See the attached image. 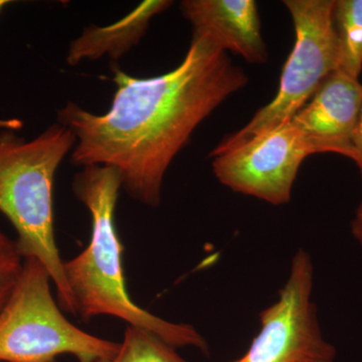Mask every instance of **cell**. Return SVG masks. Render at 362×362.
Wrapping results in <instances>:
<instances>
[{
	"label": "cell",
	"instance_id": "obj_16",
	"mask_svg": "<svg viewBox=\"0 0 362 362\" xmlns=\"http://www.w3.org/2000/svg\"><path fill=\"white\" fill-rule=\"evenodd\" d=\"M8 4H11V1H8V0H0V13H1L4 7L8 6Z\"/></svg>",
	"mask_w": 362,
	"mask_h": 362
},
{
	"label": "cell",
	"instance_id": "obj_14",
	"mask_svg": "<svg viewBox=\"0 0 362 362\" xmlns=\"http://www.w3.org/2000/svg\"><path fill=\"white\" fill-rule=\"evenodd\" d=\"M352 145H354V151L356 154V160L354 163L356 164L362 177V104L361 111H359L358 118L356 129H354V137H352Z\"/></svg>",
	"mask_w": 362,
	"mask_h": 362
},
{
	"label": "cell",
	"instance_id": "obj_1",
	"mask_svg": "<svg viewBox=\"0 0 362 362\" xmlns=\"http://www.w3.org/2000/svg\"><path fill=\"white\" fill-rule=\"evenodd\" d=\"M115 71L111 107L99 115L69 102L58 123L76 136L74 165L110 166L136 201L156 207L171 162L194 131L221 103L249 82L228 52L202 35L173 71L152 78Z\"/></svg>",
	"mask_w": 362,
	"mask_h": 362
},
{
	"label": "cell",
	"instance_id": "obj_7",
	"mask_svg": "<svg viewBox=\"0 0 362 362\" xmlns=\"http://www.w3.org/2000/svg\"><path fill=\"white\" fill-rule=\"evenodd\" d=\"M314 154L291 121L213 157L214 175L233 192L282 206L302 162Z\"/></svg>",
	"mask_w": 362,
	"mask_h": 362
},
{
	"label": "cell",
	"instance_id": "obj_3",
	"mask_svg": "<svg viewBox=\"0 0 362 362\" xmlns=\"http://www.w3.org/2000/svg\"><path fill=\"white\" fill-rule=\"evenodd\" d=\"M76 136L57 122L30 141L0 132V211L18 233L23 259H37L51 275L64 311L77 315L56 244L52 188L59 164L75 147Z\"/></svg>",
	"mask_w": 362,
	"mask_h": 362
},
{
	"label": "cell",
	"instance_id": "obj_13",
	"mask_svg": "<svg viewBox=\"0 0 362 362\" xmlns=\"http://www.w3.org/2000/svg\"><path fill=\"white\" fill-rule=\"evenodd\" d=\"M25 259L16 240L0 232V312L6 306L23 271Z\"/></svg>",
	"mask_w": 362,
	"mask_h": 362
},
{
	"label": "cell",
	"instance_id": "obj_4",
	"mask_svg": "<svg viewBox=\"0 0 362 362\" xmlns=\"http://www.w3.org/2000/svg\"><path fill=\"white\" fill-rule=\"evenodd\" d=\"M52 277L37 259H25L8 301L0 312V362H54L70 354L78 362L109 358L120 343L85 332L62 313Z\"/></svg>",
	"mask_w": 362,
	"mask_h": 362
},
{
	"label": "cell",
	"instance_id": "obj_6",
	"mask_svg": "<svg viewBox=\"0 0 362 362\" xmlns=\"http://www.w3.org/2000/svg\"><path fill=\"white\" fill-rule=\"evenodd\" d=\"M313 286L311 256L298 250L277 301L259 313L258 334L232 362H335L337 349L324 338L312 301Z\"/></svg>",
	"mask_w": 362,
	"mask_h": 362
},
{
	"label": "cell",
	"instance_id": "obj_11",
	"mask_svg": "<svg viewBox=\"0 0 362 362\" xmlns=\"http://www.w3.org/2000/svg\"><path fill=\"white\" fill-rule=\"evenodd\" d=\"M333 25L338 44V69L358 78L362 71V0H334Z\"/></svg>",
	"mask_w": 362,
	"mask_h": 362
},
{
	"label": "cell",
	"instance_id": "obj_9",
	"mask_svg": "<svg viewBox=\"0 0 362 362\" xmlns=\"http://www.w3.org/2000/svg\"><path fill=\"white\" fill-rule=\"evenodd\" d=\"M180 8L192 23V35L213 40L247 63L261 65L268 61L258 7L252 0H185Z\"/></svg>",
	"mask_w": 362,
	"mask_h": 362
},
{
	"label": "cell",
	"instance_id": "obj_12",
	"mask_svg": "<svg viewBox=\"0 0 362 362\" xmlns=\"http://www.w3.org/2000/svg\"><path fill=\"white\" fill-rule=\"evenodd\" d=\"M175 349L149 331L128 326L118 351L93 362H187Z\"/></svg>",
	"mask_w": 362,
	"mask_h": 362
},
{
	"label": "cell",
	"instance_id": "obj_15",
	"mask_svg": "<svg viewBox=\"0 0 362 362\" xmlns=\"http://www.w3.org/2000/svg\"><path fill=\"white\" fill-rule=\"evenodd\" d=\"M351 233L354 239L362 246V201L357 207L356 216L351 221Z\"/></svg>",
	"mask_w": 362,
	"mask_h": 362
},
{
	"label": "cell",
	"instance_id": "obj_5",
	"mask_svg": "<svg viewBox=\"0 0 362 362\" xmlns=\"http://www.w3.org/2000/svg\"><path fill=\"white\" fill-rule=\"evenodd\" d=\"M295 28V44L286 62L277 95L242 129L226 135L213 150L220 156L289 122L308 103L326 77L338 69L333 25L334 0H285Z\"/></svg>",
	"mask_w": 362,
	"mask_h": 362
},
{
	"label": "cell",
	"instance_id": "obj_2",
	"mask_svg": "<svg viewBox=\"0 0 362 362\" xmlns=\"http://www.w3.org/2000/svg\"><path fill=\"white\" fill-rule=\"evenodd\" d=\"M121 187L120 173L110 166H87L74 178V192L92 218L90 244L64 264L77 314L85 320L100 315L116 317L129 326L149 331L175 349L194 347L207 356L206 340L192 325L164 320L131 299L124 276L123 247L115 226Z\"/></svg>",
	"mask_w": 362,
	"mask_h": 362
},
{
	"label": "cell",
	"instance_id": "obj_10",
	"mask_svg": "<svg viewBox=\"0 0 362 362\" xmlns=\"http://www.w3.org/2000/svg\"><path fill=\"white\" fill-rule=\"evenodd\" d=\"M171 4L168 0H147L113 25L85 28L71 42L66 62L70 66H77L83 61H97L104 56L117 61L142 39L150 20Z\"/></svg>",
	"mask_w": 362,
	"mask_h": 362
},
{
	"label": "cell",
	"instance_id": "obj_8",
	"mask_svg": "<svg viewBox=\"0 0 362 362\" xmlns=\"http://www.w3.org/2000/svg\"><path fill=\"white\" fill-rule=\"evenodd\" d=\"M361 104L362 85L358 78L335 70L291 122L314 154L337 153L356 162L352 137Z\"/></svg>",
	"mask_w": 362,
	"mask_h": 362
}]
</instances>
